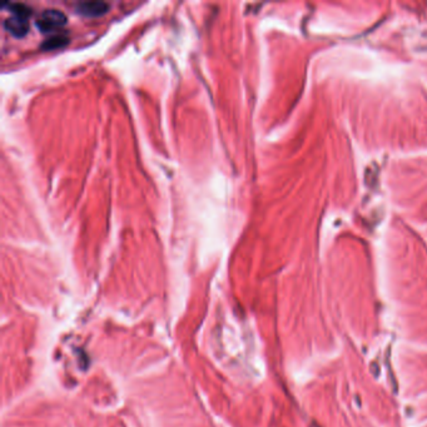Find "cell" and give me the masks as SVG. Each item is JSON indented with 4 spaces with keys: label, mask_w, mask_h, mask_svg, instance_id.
Returning <instances> with one entry per match:
<instances>
[{
    "label": "cell",
    "mask_w": 427,
    "mask_h": 427,
    "mask_svg": "<svg viewBox=\"0 0 427 427\" xmlns=\"http://www.w3.org/2000/svg\"><path fill=\"white\" fill-rule=\"evenodd\" d=\"M66 24V16L63 11L56 9H45L36 20L35 25L43 33L59 30Z\"/></svg>",
    "instance_id": "obj_1"
},
{
    "label": "cell",
    "mask_w": 427,
    "mask_h": 427,
    "mask_svg": "<svg viewBox=\"0 0 427 427\" xmlns=\"http://www.w3.org/2000/svg\"><path fill=\"white\" fill-rule=\"evenodd\" d=\"M110 5L100 0H90V1H80L75 5L76 13L87 18H97L108 13Z\"/></svg>",
    "instance_id": "obj_2"
},
{
    "label": "cell",
    "mask_w": 427,
    "mask_h": 427,
    "mask_svg": "<svg viewBox=\"0 0 427 427\" xmlns=\"http://www.w3.org/2000/svg\"><path fill=\"white\" fill-rule=\"evenodd\" d=\"M4 28H5L8 33H10L15 38H23L29 31L28 18H23V16L18 15L9 16L4 21Z\"/></svg>",
    "instance_id": "obj_3"
},
{
    "label": "cell",
    "mask_w": 427,
    "mask_h": 427,
    "mask_svg": "<svg viewBox=\"0 0 427 427\" xmlns=\"http://www.w3.org/2000/svg\"><path fill=\"white\" fill-rule=\"evenodd\" d=\"M68 43V36L61 35V34H55V35L50 36V38L44 40V43L41 44V49H43V50H55V49L64 48Z\"/></svg>",
    "instance_id": "obj_4"
},
{
    "label": "cell",
    "mask_w": 427,
    "mask_h": 427,
    "mask_svg": "<svg viewBox=\"0 0 427 427\" xmlns=\"http://www.w3.org/2000/svg\"><path fill=\"white\" fill-rule=\"evenodd\" d=\"M3 8L8 6V10L13 13V15L29 18L31 15V8L23 3H3Z\"/></svg>",
    "instance_id": "obj_5"
},
{
    "label": "cell",
    "mask_w": 427,
    "mask_h": 427,
    "mask_svg": "<svg viewBox=\"0 0 427 427\" xmlns=\"http://www.w3.org/2000/svg\"><path fill=\"white\" fill-rule=\"evenodd\" d=\"M313 427H316V426H313Z\"/></svg>",
    "instance_id": "obj_6"
}]
</instances>
